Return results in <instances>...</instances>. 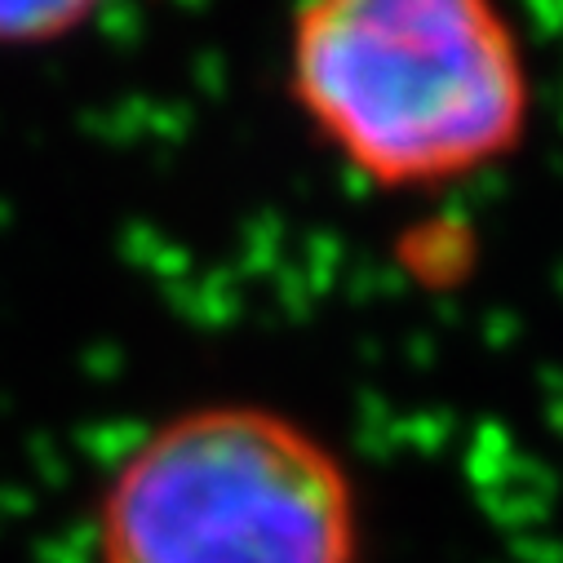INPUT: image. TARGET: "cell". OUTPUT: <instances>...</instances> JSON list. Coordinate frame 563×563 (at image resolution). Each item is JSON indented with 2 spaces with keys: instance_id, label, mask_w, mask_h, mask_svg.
Returning <instances> with one entry per match:
<instances>
[{
  "instance_id": "7a4b0ae2",
  "label": "cell",
  "mask_w": 563,
  "mask_h": 563,
  "mask_svg": "<svg viewBox=\"0 0 563 563\" xmlns=\"http://www.w3.org/2000/svg\"><path fill=\"white\" fill-rule=\"evenodd\" d=\"M360 493L307 421L266 404L165 417L107 475L98 563H360Z\"/></svg>"
},
{
  "instance_id": "6da1fadb",
  "label": "cell",
  "mask_w": 563,
  "mask_h": 563,
  "mask_svg": "<svg viewBox=\"0 0 563 563\" xmlns=\"http://www.w3.org/2000/svg\"><path fill=\"white\" fill-rule=\"evenodd\" d=\"M285 85L377 191L479 178L532 129V67L501 0H298Z\"/></svg>"
},
{
  "instance_id": "3957f363",
  "label": "cell",
  "mask_w": 563,
  "mask_h": 563,
  "mask_svg": "<svg viewBox=\"0 0 563 563\" xmlns=\"http://www.w3.org/2000/svg\"><path fill=\"white\" fill-rule=\"evenodd\" d=\"M107 0H0V49H45L98 19Z\"/></svg>"
}]
</instances>
